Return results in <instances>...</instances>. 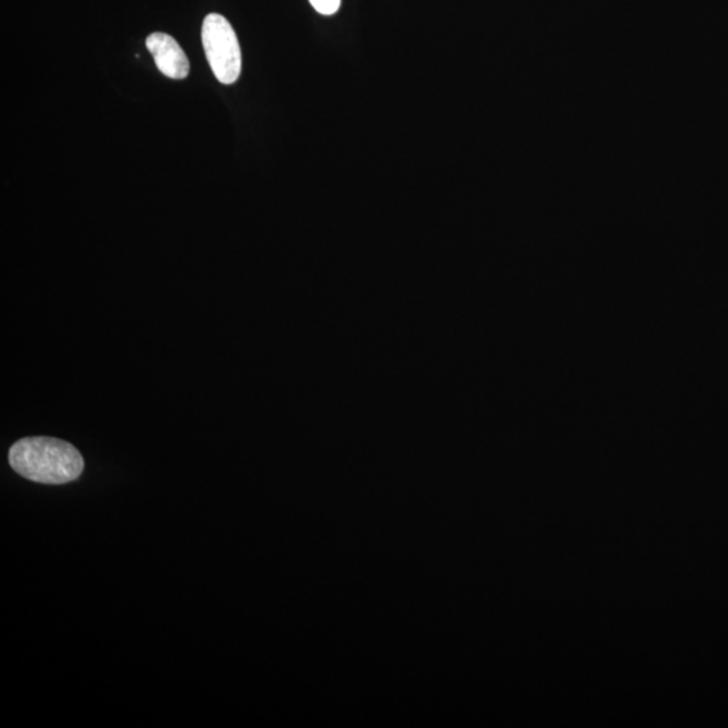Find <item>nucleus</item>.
<instances>
[{"instance_id":"obj_2","label":"nucleus","mask_w":728,"mask_h":728,"mask_svg":"<svg viewBox=\"0 0 728 728\" xmlns=\"http://www.w3.org/2000/svg\"><path fill=\"white\" fill-rule=\"evenodd\" d=\"M202 41L210 70L221 84L238 82L242 72V52L236 33L220 14H208L203 22Z\"/></svg>"},{"instance_id":"obj_4","label":"nucleus","mask_w":728,"mask_h":728,"mask_svg":"<svg viewBox=\"0 0 728 728\" xmlns=\"http://www.w3.org/2000/svg\"><path fill=\"white\" fill-rule=\"evenodd\" d=\"M310 2L318 14L327 16L337 14L341 4V0H310Z\"/></svg>"},{"instance_id":"obj_3","label":"nucleus","mask_w":728,"mask_h":728,"mask_svg":"<svg viewBox=\"0 0 728 728\" xmlns=\"http://www.w3.org/2000/svg\"><path fill=\"white\" fill-rule=\"evenodd\" d=\"M146 48L149 49L162 75L173 80H182L190 75V60L179 43L169 34H150L146 39Z\"/></svg>"},{"instance_id":"obj_1","label":"nucleus","mask_w":728,"mask_h":728,"mask_svg":"<svg viewBox=\"0 0 728 728\" xmlns=\"http://www.w3.org/2000/svg\"><path fill=\"white\" fill-rule=\"evenodd\" d=\"M16 474L43 485H65L83 474L84 459L72 444L53 437H26L10 448Z\"/></svg>"}]
</instances>
